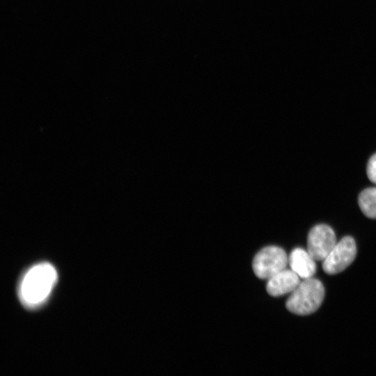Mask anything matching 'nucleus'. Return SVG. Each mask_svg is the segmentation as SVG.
Masks as SVG:
<instances>
[{
  "mask_svg": "<svg viewBox=\"0 0 376 376\" xmlns=\"http://www.w3.org/2000/svg\"><path fill=\"white\" fill-rule=\"evenodd\" d=\"M357 246L354 240L344 237L337 242L322 263V269L328 274H336L345 269L355 259Z\"/></svg>",
  "mask_w": 376,
  "mask_h": 376,
  "instance_id": "nucleus-4",
  "label": "nucleus"
},
{
  "mask_svg": "<svg viewBox=\"0 0 376 376\" xmlns=\"http://www.w3.org/2000/svg\"><path fill=\"white\" fill-rule=\"evenodd\" d=\"M334 230L325 224L315 226L309 231L307 251L315 260H324L336 244Z\"/></svg>",
  "mask_w": 376,
  "mask_h": 376,
  "instance_id": "nucleus-5",
  "label": "nucleus"
},
{
  "mask_svg": "<svg viewBox=\"0 0 376 376\" xmlns=\"http://www.w3.org/2000/svg\"><path fill=\"white\" fill-rule=\"evenodd\" d=\"M358 202L361 210L366 217L376 219V187L363 190L359 196Z\"/></svg>",
  "mask_w": 376,
  "mask_h": 376,
  "instance_id": "nucleus-8",
  "label": "nucleus"
},
{
  "mask_svg": "<svg viewBox=\"0 0 376 376\" xmlns=\"http://www.w3.org/2000/svg\"><path fill=\"white\" fill-rule=\"evenodd\" d=\"M367 175L369 180L376 184V153L369 159L366 169Z\"/></svg>",
  "mask_w": 376,
  "mask_h": 376,
  "instance_id": "nucleus-9",
  "label": "nucleus"
},
{
  "mask_svg": "<svg viewBox=\"0 0 376 376\" xmlns=\"http://www.w3.org/2000/svg\"><path fill=\"white\" fill-rule=\"evenodd\" d=\"M299 283V276L291 269L285 268L267 279L266 290L272 297L282 296L291 293Z\"/></svg>",
  "mask_w": 376,
  "mask_h": 376,
  "instance_id": "nucleus-6",
  "label": "nucleus"
},
{
  "mask_svg": "<svg viewBox=\"0 0 376 376\" xmlns=\"http://www.w3.org/2000/svg\"><path fill=\"white\" fill-rule=\"evenodd\" d=\"M324 297V288L319 280L313 277L303 279L291 292L285 306L294 314L309 315L320 308Z\"/></svg>",
  "mask_w": 376,
  "mask_h": 376,
  "instance_id": "nucleus-2",
  "label": "nucleus"
},
{
  "mask_svg": "<svg viewBox=\"0 0 376 376\" xmlns=\"http://www.w3.org/2000/svg\"><path fill=\"white\" fill-rule=\"evenodd\" d=\"M58 279L55 267L49 263H40L29 268L22 276L18 288L22 303L27 308H36L49 297Z\"/></svg>",
  "mask_w": 376,
  "mask_h": 376,
  "instance_id": "nucleus-1",
  "label": "nucleus"
},
{
  "mask_svg": "<svg viewBox=\"0 0 376 376\" xmlns=\"http://www.w3.org/2000/svg\"><path fill=\"white\" fill-rule=\"evenodd\" d=\"M288 257L281 247L269 246L259 251L253 258L252 267L260 279H269L286 268Z\"/></svg>",
  "mask_w": 376,
  "mask_h": 376,
  "instance_id": "nucleus-3",
  "label": "nucleus"
},
{
  "mask_svg": "<svg viewBox=\"0 0 376 376\" xmlns=\"http://www.w3.org/2000/svg\"><path fill=\"white\" fill-rule=\"evenodd\" d=\"M315 261L307 250L301 248L293 249L288 256L290 269L302 279L312 278L315 274Z\"/></svg>",
  "mask_w": 376,
  "mask_h": 376,
  "instance_id": "nucleus-7",
  "label": "nucleus"
}]
</instances>
